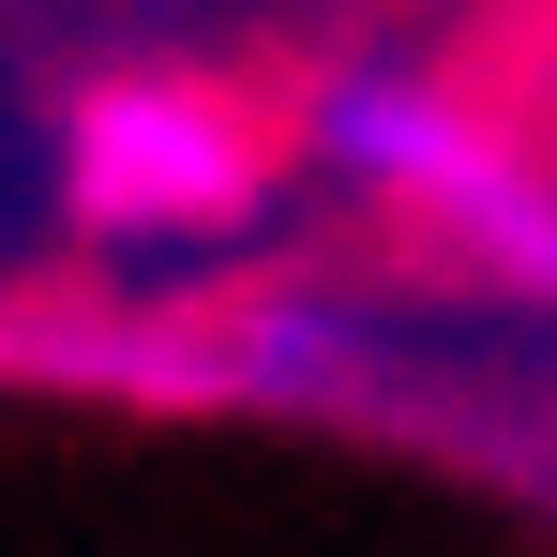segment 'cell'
<instances>
[{
	"instance_id": "cell-1",
	"label": "cell",
	"mask_w": 557,
	"mask_h": 557,
	"mask_svg": "<svg viewBox=\"0 0 557 557\" xmlns=\"http://www.w3.org/2000/svg\"><path fill=\"white\" fill-rule=\"evenodd\" d=\"M61 182L91 226H242L272 182V121L211 76H106L76 106V151Z\"/></svg>"
},
{
	"instance_id": "cell-2",
	"label": "cell",
	"mask_w": 557,
	"mask_h": 557,
	"mask_svg": "<svg viewBox=\"0 0 557 557\" xmlns=\"http://www.w3.org/2000/svg\"><path fill=\"white\" fill-rule=\"evenodd\" d=\"M332 151H362L407 211H437L453 242H482V272H512V286L557 301V196L528 182L482 121H437V106H407V91H362V106H332Z\"/></svg>"
}]
</instances>
